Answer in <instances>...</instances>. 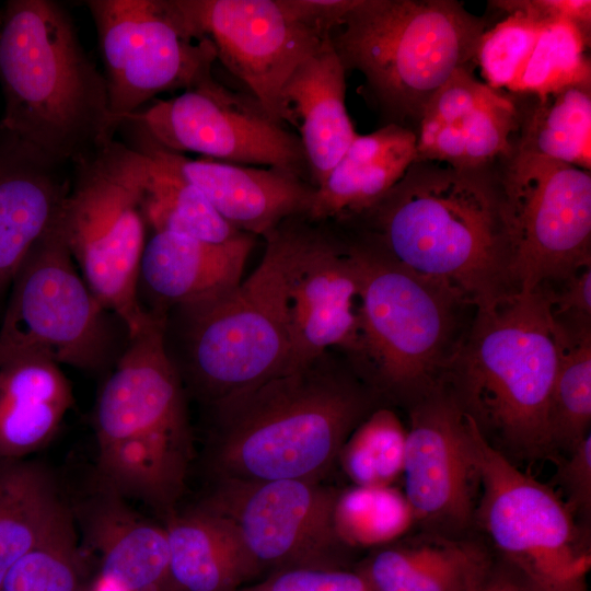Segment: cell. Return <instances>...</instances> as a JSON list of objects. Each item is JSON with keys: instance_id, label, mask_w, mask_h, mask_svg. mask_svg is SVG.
I'll return each instance as SVG.
<instances>
[{"instance_id": "cell-5", "label": "cell", "mask_w": 591, "mask_h": 591, "mask_svg": "<svg viewBox=\"0 0 591 591\" xmlns=\"http://www.w3.org/2000/svg\"><path fill=\"white\" fill-rule=\"evenodd\" d=\"M297 217L264 235L262 262L245 280L162 315L164 348L184 389L209 405L287 372L286 289Z\"/></svg>"}, {"instance_id": "cell-26", "label": "cell", "mask_w": 591, "mask_h": 591, "mask_svg": "<svg viewBox=\"0 0 591 591\" xmlns=\"http://www.w3.org/2000/svg\"><path fill=\"white\" fill-rule=\"evenodd\" d=\"M171 591H233L259 570L229 519L205 501L164 524Z\"/></svg>"}, {"instance_id": "cell-15", "label": "cell", "mask_w": 591, "mask_h": 591, "mask_svg": "<svg viewBox=\"0 0 591 591\" xmlns=\"http://www.w3.org/2000/svg\"><path fill=\"white\" fill-rule=\"evenodd\" d=\"M287 372L335 350L356 368L361 356L360 286L345 242L328 221L296 219L287 273Z\"/></svg>"}, {"instance_id": "cell-36", "label": "cell", "mask_w": 591, "mask_h": 591, "mask_svg": "<svg viewBox=\"0 0 591 591\" xmlns=\"http://www.w3.org/2000/svg\"><path fill=\"white\" fill-rule=\"evenodd\" d=\"M406 429L394 412L376 408L351 432L340 456L358 486L391 485L403 473Z\"/></svg>"}, {"instance_id": "cell-22", "label": "cell", "mask_w": 591, "mask_h": 591, "mask_svg": "<svg viewBox=\"0 0 591 591\" xmlns=\"http://www.w3.org/2000/svg\"><path fill=\"white\" fill-rule=\"evenodd\" d=\"M127 501L99 485L72 508L84 542L99 557L101 580L123 591H171L165 528L144 519Z\"/></svg>"}, {"instance_id": "cell-24", "label": "cell", "mask_w": 591, "mask_h": 591, "mask_svg": "<svg viewBox=\"0 0 591 591\" xmlns=\"http://www.w3.org/2000/svg\"><path fill=\"white\" fill-rule=\"evenodd\" d=\"M494 564L482 540L421 531L374 553L358 571L373 591H480Z\"/></svg>"}, {"instance_id": "cell-29", "label": "cell", "mask_w": 591, "mask_h": 591, "mask_svg": "<svg viewBox=\"0 0 591 591\" xmlns=\"http://www.w3.org/2000/svg\"><path fill=\"white\" fill-rule=\"evenodd\" d=\"M520 123L517 105L490 88L476 106L455 119L419 126L416 160L466 170L490 167L514 154L512 135Z\"/></svg>"}, {"instance_id": "cell-11", "label": "cell", "mask_w": 591, "mask_h": 591, "mask_svg": "<svg viewBox=\"0 0 591 591\" xmlns=\"http://www.w3.org/2000/svg\"><path fill=\"white\" fill-rule=\"evenodd\" d=\"M109 313L76 268L60 215L13 279L0 325V364L37 357L58 366L101 370L114 350Z\"/></svg>"}, {"instance_id": "cell-35", "label": "cell", "mask_w": 591, "mask_h": 591, "mask_svg": "<svg viewBox=\"0 0 591 591\" xmlns=\"http://www.w3.org/2000/svg\"><path fill=\"white\" fill-rule=\"evenodd\" d=\"M83 549L71 511L8 571L0 591H81Z\"/></svg>"}, {"instance_id": "cell-45", "label": "cell", "mask_w": 591, "mask_h": 591, "mask_svg": "<svg viewBox=\"0 0 591 591\" xmlns=\"http://www.w3.org/2000/svg\"><path fill=\"white\" fill-rule=\"evenodd\" d=\"M1 24H2V13L0 11V30H1Z\"/></svg>"}, {"instance_id": "cell-16", "label": "cell", "mask_w": 591, "mask_h": 591, "mask_svg": "<svg viewBox=\"0 0 591 591\" xmlns=\"http://www.w3.org/2000/svg\"><path fill=\"white\" fill-rule=\"evenodd\" d=\"M408 409L402 475L415 522L426 532L466 535L480 488L472 418L443 383Z\"/></svg>"}, {"instance_id": "cell-34", "label": "cell", "mask_w": 591, "mask_h": 591, "mask_svg": "<svg viewBox=\"0 0 591 591\" xmlns=\"http://www.w3.org/2000/svg\"><path fill=\"white\" fill-rule=\"evenodd\" d=\"M334 521L341 542L360 547L389 545L416 524L404 493L391 485H355L338 495Z\"/></svg>"}, {"instance_id": "cell-28", "label": "cell", "mask_w": 591, "mask_h": 591, "mask_svg": "<svg viewBox=\"0 0 591 591\" xmlns=\"http://www.w3.org/2000/svg\"><path fill=\"white\" fill-rule=\"evenodd\" d=\"M71 511L46 465L28 457L0 460V584Z\"/></svg>"}, {"instance_id": "cell-33", "label": "cell", "mask_w": 591, "mask_h": 591, "mask_svg": "<svg viewBox=\"0 0 591 591\" xmlns=\"http://www.w3.org/2000/svg\"><path fill=\"white\" fill-rule=\"evenodd\" d=\"M589 46L590 38L569 21L544 25L511 92L543 99L571 86L591 85Z\"/></svg>"}, {"instance_id": "cell-20", "label": "cell", "mask_w": 591, "mask_h": 591, "mask_svg": "<svg viewBox=\"0 0 591 591\" xmlns=\"http://www.w3.org/2000/svg\"><path fill=\"white\" fill-rule=\"evenodd\" d=\"M62 167L0 125V300L61 215L71 184Z\"/></svg>"}, {"instance_id": "cell-19", "label": "cell", "mask_w": 591, "mask_h": 591, "mask_svg": "<svg viewBox=\"0 0 591 591\" xmlns=\"http://www.w3.org/2000/svg\"><path fill=\"white\" fill-rule=\"evenodd\" d=\"M136 150L198 188L233 228L265 235L283 220L306 215L315 193L313 184L277 169L194 160L170 151L131 124Z\"/></svg>"}, {"instance_id": "cell-39", "label": "cell", "mask_w": 591, "mask_h": 591, "mask_svg": "<svg viewBox=\"0 0 591 591\" xmlns=\"http://www.w3.org/2000/svg\"><path fill=\"white\" fill-rule=\"evenodd\" d=\"M564 456H556L555 484L563 491V500L584 528L591 517V434H587Z\"/></svg>"}, {"instance_id": "cell-27", "label": "cell", "mask_w": 591, "mask_h": 591, "mask_svg": "<svg viewBox=\"0 0 591 591\" xmlns=\"http://www.w3.org/2000/svg\"><path fill=\"white\" fill-rule=\"evenodd\" d=\"M72 405L60 366L37 357L0 364V460L26 459L46 447Z\"/></svg>"}, {"instance_id": "cell-14", "label": "cell", "mask_w": 591, "mask_h": 591, "mask_svg": "<svg viewBox=\"0 0 591 591\" xmlns=\"http://www.w3.org/2000/svg\"><path fill=\"white\" fill-rule=\"evenodd\" d=\"M124 124L136 126L170 151L265 165L310 181L298 135L274 120L252 95L235 93L212 76L138 111Z\"/></svg>"}, {"instance_id": "cell-13", "label": "cell", "mask_w": 591, "mask_h": 591, "mask_svg": "<svg viewBox=\"0 0 591 591\" xmlns=\"http://www.w3.org/2000/svg\"><path fill=\"white\" fill-rule=\"evenodd\" d=\"M518 289L553 286L591 265V174L514 152L500 172Z\"/></svg>"}, {"instance_id": "cell-32", "label": "cell", "mask_w": 591, "mask_h": 591, "mask_svg": "<svg viewBox=\"0 0 591 591\" xmlns=\"http://www.w3.org/2000/svg\"><path fill=\"white\" fill-rule=\"evenodd\" d=\"M563 329L548 410L556 454L568 452L589 434L591 424V328Z\"/></svg>"}, {"instance_id": "cell-44", "label": "cell", "mask_w": 591, "mask_h": 591, "mask_svg": "<svg viewBox=\"0 0 591 591\" xmlns=\"http://www.w3.org/2000/svg\"><path fill=\"white\" fill-rule=\"evenodd\" d=\"M480 591H533L511 567L495 557L493 569Z\"/></svg>"}, {"instance_id": "cell-3", "label": "cell", "mask_w": 591, "mask_h": 591, "mask_svg": "<svg viewBox=\"0 0 591 591\" xmlns=\"http://www.w3.org/2000/svg\"><path fill=\"white\" fill-rule=\"evenodd\" d=\"M549 285L475 309L442 383L484 439L513 460L555 459L548 425L564 329Z\"/></svg>"}, {"instance_id": "cell-2", "label": "cell", "mask_w": 591, "mask_h": 591, "mask_svg": "<svg viewBox=\"0 0 591 591\" xmlns=\"http://www.w3.org/2000/svg\"><path fill=\"white\" fill-rule=\"evenodd\" d=\"M378 395L335 350L230 394L210 404L215 467L221 480H315Z\"/></svg>"}, {"instance_id": "cell-12", "label": "cell", "mask_w": 591, "mask_h": 591, "mask_svg": "<svg viewBox=\"0 0 591 591\" xmlns=\"http://www.w3.org/2000/svg\"><path fill=\"white\" fill-rule=\"evenodd\" d=\"M85 3L97 31L114 132L155 95L212 76L216 48L189 35L176 0Z\"/></svg>"}, {"instance_id": "cell-1", "label": "cell", "mask_w": 591, "mask_h": 591, "mask_svg": "<svg viewBox=\"0 0 591 591\" xmlns=\"http://www.w3.org/2000/svg\"><path fill=\"white\" fill-rule=\"evenodd\" d=\"M474 310L519 290L500 172L417 161L371 208L332 221Z\"/></svg>"}, {"instance_id": "cell-38", "label": "cell", "mask_w": 591, "mask_h": 591, "mask_svg": "<svg viewBox=\"0 0 591 591\" xmlns=\"http://www.w3.org/2000/svg\"><path fill=\"white\" fill-rule=\"evenodd\" d=\"M248 591H373L357 570L334 566L285 568Z\"/></svg>"}, {"instance_id": "cell-40", "label": "cell", "mask_w": 591, "mask_h": 591, "mask_svg": "<svg viewBox=\"0 0 591 591\" xmlns=\"http://www.w3.org/2000/svg\"><path fill=\"white\" fill-rule=\"evenodd\" d=\"M489 89L468 68L457 69L431 96L419 126L441 125L455 119L476 106Z\"/></svg>"}, {"instance_id": "cell-21", "label": "cell", "mask_w": 591, "mask_h": 591, "mask_svg": "<svg viewBox=\"0 0 591 591\" xmlns=\"http://www.w3.org/2000/svg\"><path fill=\"white\" fill-rule=\"evenodd\" d=\"M255 243L246 232L223 243L154 232L140 263V304L144 300L146 312L162 316L178 303L237 286Z\"/></svg>"}, {"instance_id": "cell-6", "label": "cell", "mask_w": 591, "mask_h": 591, "mask_svg": "<svg viewBox=\"0 0 591 591\" xmlns=\"http://www.w3.org/2000/svg\"><path fill=\"white\" fill-rule=\"evenodd\" d=\"M99 485L170 515L193 456L185 389L164 348L162 317L128 338L95 405Z\"/></svg>"}, {"instance_id": "cell-4", "label": "cell", "mask_w": 591, "mask_h": 591, "mask_svg": "<svg viewBox=\"0 0 591 591\" xmlns=\"http://www.w3.org/2000/svg\"><path fill=\"white\" fill-rule=\"evenodd\" d=\"M1 13L0 125L62 166L113 140L104 74L68 11L51 0H11Z\"/></svg>"}, {"instance_id": "cell-23", "label": "cell", "mask_w": 591, "mask_h": 591, "mask_svg": "<svg viewBox=\"0 0 591 591\" xmlns=\"http://www.w3.org/2000/svg\"><path fill=\"white\" fill-rule=\"evenodd\" d=\"M345 74L328 38L293 70L281 91L282 121L298 129L315 188L357 136L345 103Z\"/></svg>"}, {"instance_id": "cell-7", "label": "cell", "mask_w": 591, "mask_h": 591, "mask_svg": "<svg viewBox=\"0 0 591 591\" xmlns=\"http://www.w3.org/2000/svg\"><path fill=\"white\" fill-rule=\"evenodd\" d=\"M484 32L485 22L459 1L359 0L329 38L345 70L363 76L384 125L409 128L434 92L476 59Z\"/></svg>"}, {"instance_id": "cell-18", "label": "cell", "mask_w": 591, "mask_h": 591, "mask_svg": "<svg viewBox=\"0 0 591 591\" xmlns=\"http://www.w3.org/2000/svg\"><path fill=\"white\" fill-rule=\"evenodd\" d=\"M337 497L315 480H221L205 502L230 520L259 569H285L333 566L345 545L335 529Z\"/></svg>"}, {"instance_id": "cell-41", "label": "cell", "mask_w": 591, "mask_h": 591, "mask_svg": "<svg viewBox=\"0 0 591 591\" xmlns=\"http://www.w3.org/2000/svg\"><path fill=\"white\" fill-rule=\"evenodd\" d=\"M491 7L508 15H518L540 24L569 21L590 38V0H496Z\"/></svg>"}, {"instance_id": "cell-31", "label": "cell", "mask_w": 591, "mask_h": 591, "mask_svg": "<svg viewBox=\"0 0 591 591\" xmlns=\"http://www.w3.org/2000/svg\"><path fill=\"white\" fill-rule=\"evenodd\" d=\"M143 155L147 171L141 206L153 233H174L211 243H223L242 233L193 184Z\"/></svg>"}, {"instance_id": "cell-25", "label": "cell", "mask_w": 591, "mask_h": 591, "mask_svg": "<svg viewBox=\"0 0 591 591\" xmlns=\"http://www.w3.org/2000/svg\"><path fill=\"white\" fill-rule=\"evenodd\" d=\"M417 157V135L397 124L358 135L315 188L305 215L314 221H341L376 204Z\"/></svg>"}, {"instance_id": "cell-9", "label": "cell", "mask_w": 591, "mask_h": 591, "mask_svg": "<svg viewBox=\"0 0 591 591\" xmlns=\"http://www.w3.org/2000/svg\"><path fill=\"white\" fill-rule=\"evenodd\" d=\"M62 231L80 274L131 338L153 321L137 287L147 243L142 212L146 157L115 139L72 164Z\"/></svg>"}, {"instance_id": "cell-43", "label": "cell", "mask_w": 591, "mask_h": 591, "mask_svg": "<svg viewBox=\"0 0 591 591\" xmlns=\"http://www.w3.org/2000/svg\"><path fill=\"white\" fill-rule=\"evenodd\" d=\"M300 22L323 37H331L359 0H281Z\"/></svg>"}, {"instance_id": "cell-17", "label": "cell", "mask_w": 591, "mask_h": 591, "mask_svg": "<svg viewBox=\"0 0 591 591\" xmlns=\"http://www.w3.org/2000/svg\"><path fill=\"white\" fill-rule=\"evenodd\" d=\"M195 39L212 42L217 58L276 121L293 70L329 37L297 20L281 0H176Z\"/></svg>"}, {"instance_id": "cell-8", "label": "cell", "mask_w": 591, "mask_h": 591, "mask_svg": "<svg viewBox=\"0 0 591 591\" xmlns=\"http://www.w3.org/2000/svg\"><path fill=\"white\" fill-rule=\"evenodd\" d=\"M337 232L360 286L361 356L356 370L378 394L409 406L441 383L465 333L459 331L460 312L472 306L378 247Z\"/></svg>"}, {"instance_id": "cell-30", "label": "cell", "mask_w": 591, "mask_h": 591, "mask_svg": "<svg viewBox=\"0 0 591 591\" xmlns=\"http://www.w3.org/2000/svg\"><path fill=\"white\" fill-rule=\"evenodd\" d=\"M536 102L520 123L515 152L591 169V85L571 86Z\"/></svg>"}, {"instance_id": "cell-42", "label": "cell", "mask_w": 591, "mask_h": 591, "mask_svg": "<svg viewBox=\"0 0 591 591\" xmlns=\"http://www.w3.org/2000/svg\"><path fill=\"white\" fill-rule=\"evenodd\" d=\"M560 289L551 290L555 321L566 329L591 328V265L563 280Z\"/></svg>"}, {"instance_id": "cell-37", "label": "cell", "mask_w": 591, "mask_h": 591, "mask_svg": "<svg viewBox=\"0 0 591 591\" xmlns=\"http://www.w3.org/2000/svg\"><path fill=\"white\" fill-rule=\"evenodd\" d=\"M543 26L522 16L508 15L484 32L475 60L488 86L512 91Z\"/></svg>"}, {"instance_id": "cell-10", "label": "cell", "mask_w": 591, "mask_h": 591, "mask_svg": "<svg viewBox=\"0 0 591 591\" xmlns=\"http://www.w3.org/2000/svg\"><path fill=\"white\" fill-rule=\"evenodd\" d=\"M479 472L475 526L533 591H589L590 531L563 498L490 445L473 421Z\"/></svg>"}]
</instances>
